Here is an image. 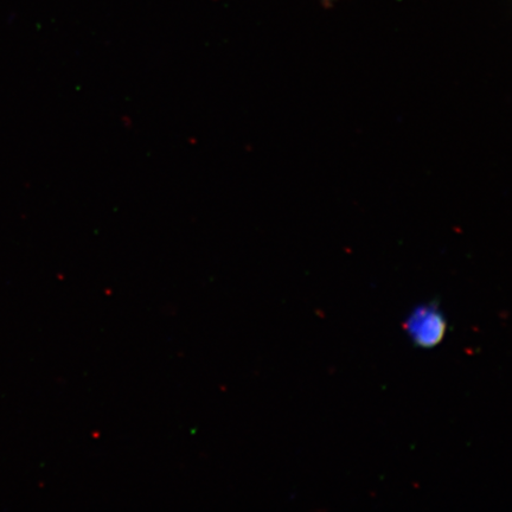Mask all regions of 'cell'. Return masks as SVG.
<instances>
[{
	"instance_id": "obj_1",
	"label": "cell",
	"mask_w": 512,
	"mask_h": 512,
	"mask_svg": "<svg viewBox=\"0 0 512 512\" xmlns=\"http://www.w3.org/2000/svg\"><path fill=\"white\" fill-rule=\"evenodd\" d=\"M405 326L407 334L418 347L430 349L443 341L446 319L438 305H421L411 313Z\"/></svg>"
}]
</instances>
